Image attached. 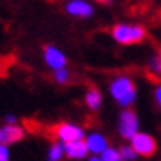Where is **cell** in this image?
<instances>
[{
    "mask_svg": "<svg viewBox=\"0 0 161 161\" xmlns=\"http://www.w3.org/2000/svg\"><path fill=\"white\" fill-rule=\"evenodd\" d=\"M108 94H110V97L120 107L128 108L136 102L138 91H136V86L133 82V79L130 76L120 74V76H115L110 80V84H108Z\"/></svg>",
    "mask_w": 161,
    "mask_h": 161,
    "instance_id": "obj_1",
    "label": "cell"
},
{
    "mask_svg": "<svg viewBox=\"0 0 161 161\" xmlns=\"http://www.w3.org/2000/svg\"><path fill=\"white\" fill-rule=\"evenodd\" d=\"M112 38L123 46H130V45H138L142 43L146 36L145 28L140 25H133V23H117L112 28Z\"/></svg>",
    "mask_w": 161,
    "mask_h": 161,
    "instance_id": "obj_2",
    "label": "cell"
},
{
    "mask_svg": "<svg viewBox=\"0 0 161 161\" xmlns=\"http://www.w3.org/2000/svg\"><path fill=\"white\" fill-rule=\"evenodd\" d=\"M119 135L125 140H131L138 131H140V120L135 110L131 108H123L119 115Z\"/></svg>",
    "mask_w": 161,
    "mask_h": 161,
    "instance_id": "obj_3",
    "label": "cell"
},
{
    "mask_svg": "<svg viewBox=\"0 0 161 161\" xmlns=\"http://www.w3.org/2000/svg\"><path fill=\"white\" fill-rule=\"evenodd\" d=\"M86 135L87 133L84 131V128L79 127L77 123H72V122H63V123H58L54 127V136L61 145L84 140Z\"/></svg>",
    "mask_w": 161,
    "mask_h": 161,
    "instance_id": "obj_4",
    "label": "cell"
},
{
    "mask_svg": "<svg viewBox=\"0 0 161 161\" xmlns=\"http://www.w3.org/2000/svg\"><path fill=\"white\" fill-rule=\"evenodd\" d=\"M130 146L136 151L138 156H143V158L153 156L158 150V143L155 140V136L146 133V131H138L130 140Z\"/></svg>",
    "mask_w": 161,
    "mask_h": 161,
    "instance_id": "obj_5",
    "label": "cell"
},
{
    "mask_svg": "<svg viewBox=\"0 0 161 161\" xmlns=\"http://www.w3.org/2000/svg\"><path fill=\"white\" fill-rule=\"evenodd\" d=\"M43 59H45L48 68H51L53 71L64 69L66 64H68V58H66L64 51L53 45H48L43 49Z\"/></svg>",
    "mask_w": 161,
    "mask_h": 161,
    "instance_id": "obj_6",
    "label": "cell"
},
{
    "mask_svg": "<svg viewBox=\"0 0 161 161\" xmlns=\"http://www.w3.org/2000/svg\"><path fill=\"white\" fill-rule=\"evenodd\" d=\"M84 143H86L87 151H89L91 156H100L110 146L105 135H102L100 131H91V133H87L84 138Z\"/></svg>",
    "mask_w": 161,
    "mask_h": 161,
    "instance_id": "obj_7",
    "label": "cell"
},
{
    "mask_svg": "<svg viewBox=\"0 0 161 161\" xmlns=\"http://www.w3.org/2000/svg\"><path fill=\"white\" fill-rule=\"evenodd\" d=\"M25 128L18 125V123H13V125H8V123H3L0 127V143L10 146L13 143H18L25 138Z\"/></svg>",
    "mask_w": 161,
    "mask_h": 161,
    "instance_id": "obj_8",
    "label": "cell"
},
{
    "mask_svg": "<svg viewBox=\"0 0 161 161\" xmlns=\"http://www.w3.org/2000/svg\"><path fill=\"white\" fill-rule=\"evenodd\" d=\"M66 12L76 18H91L94 15V7L87 0H69L66 3Z\"/></svg>",
    "mask_w": 161,
    "mask_h": 161,
    "instance_id": "obj_9",
    "label": "cell"
},
{
    "mask_svg": "<svg viewBox=\"0 0 161 161\" xmlns=\"http://www.w3.org/2000/svg\"><path fill=\"white\" fill-rule=\"evenodd\" d=\"M64 146V156L69 158V159H86L89 156V151H87V146L84 143V140H79V142H72V143H66Z\"/></svg>",
    "mask_w": 161,
    "mask_h": 161,
    "instance_id": "obj_10",
    "label": "cell"
},
{
    "mask_svg": "<svg viewBox=\"0 0 161 161\" xmlns=\"http://www.w3.org/2000/svg\"><path fill=\"white\" fill-rule=\"evenodd\" d=\"M102 92L97 89V87H89L84 96V102L86 105L91 108V110H99L100 105H102Z\"/></svg>",
    "mask_w": 161,
    "mask_h": 161,
    "instance_id": "obj_11",
    "label": "cell"
},
{
    "mask_svg": "<svg viewBox=\"0 0 161 161\" xmlns=\"http://www.w3.org/2000/svg\"><path fill=\"white\" fill-rule=\"evenodd\" d=\"M63 158H64V146L59 142L49 145L46 151V161H61Z\"/></svg>",
    "mask_w": 161,
    "mask_h": 161,
    "instance_id": "obj_12",
    "label": "cell"
},
{
    "mask_svg": "<svg viewBox=\"0 0 161 161\" xmlns=\"http://www.w3.org/2000/svg\"><path fill=\"white\" fill-rule=\"evenodd\" d=\"M99 158H100L102 161H122V156H120L119 148H114V146H108V148L102 153Z\"/></svg>",
    "mask_w": 161,
    "mask_h": 161,
    "instance_id": "obj_13",
    "label": "cell"
},
{
    "mask_svg": "<svg viewBox=\"0 0 161 161\" xmlns=\"http://www.w3.org/2000/svg\"><path fill=\"white\" fill-rule=\"evenodd\" d=\"M119 151H120L122 161H135V159L138 158L136 151H135V150L130 146V143H128V145H123V146H120Z\"/></svg>",
    "mask_w": 161,
    "mask_h": 161,
    "instance_id": "obj_14",
    "label": "cell"
},
{
    "mask_svg": "<svg viewBox=\"0 0 161 161\" xmlns=\"http://www.w3.org/2000/svg\"><path fill=\"white\" fill-rule=\"evenodd\" d=\"M53 79L56 80L58 84H68L69 79H71V72L68 69H58V71H53Z\"/></svg>",
    "mask_w": 161,
    "mask_h": 161,
    "instance_id": "obj_15",
    "label": "cell"
},
{
    "mask_svg": "<svg viewBox=\"0 0 161 161\" xmlns=\"http://www.w3.org/2000/svg\"><path fill=\"white\" fill-rule=\"evenodd\" d=\"M150 69H151V72H155L156 76H161V56H156L150 61Z\"/></svg>",
    "mask_w": 161,
    "mask_h": 161,
    "instance_id": "obj_16",
    "label": "cell"
},
{
    "mask_svg": "<svg viewBox=\"0 0 161 161\" xmlns=\"http://www.w3.org/2000/svg\"><path fill=\"white\" fill-rule=\"evenodd\" d=\"M0 161H10V148L0 143Z\"/></svg>",
    "mask_w": 161,
    "mask_h": 161,
    "instance_id": "obj_17",
    "label": "cell"
},
{
    "mask_svg": "<svg viewBox=\"0 0 161 161\" xmlns=\"http://www.w3.org/2000/svg\"><path fill=\"white\" fill-rule=\"evenodd\" d=\"M155 102H156V105L161 108V84H158L155 87Z\"/></svg>",
    "mask_w": 161,
    "mask_h": 161,
    "instance_id": "obj_18",
    "label": "cell"
},
{
    "mask_svg": "<svg viewBox=\"0 0 161 161\" xmlns=\"http://www.w3.org/2000/svg\"><path fill=\"white\" fill-rule=\"evenodd\" d=\"M3 120H5V123H8V125H13V123H17V115L7 114V115L3 117Z\"/></svg>",
    "mask_w": 161,
    "mask_h": 161,
    "instance_id": "obj_19",
    "label": "cell"
},
{
    "mask_svg": "<svg viewBox=\"0 0 161 161\" xmlns=\"http://www.w3.org/2000/svg\"><path fill=\"white\" fill-rule=\"evenodd\" d=\"M87 161H102L99 156H89V158H87Z\"/></svg>",
    "mask_w": 161,
    "mask_h": 161,
    "instance_id": "obj_20",
    "label": "cell"
},
{
    "mask_svg": "<svg viewBox=\"0 0 161 161\" xmlns=\"http://www.w3.org/2000/svg\"><path fill=\"white\" fill-rule=\"evenodd\" d=\"M96 2H100V3H107L108 0H96Z\"/></svg>",
    "mask_w": 161,
    "mask_h": 161,
    "instance_id": "obj_21",
    "label": "cell"
},
{
    "mask_svg": "<svg viewBox=\"0 0 161 161\" xmlns=\"http://www.w3.org/2000/svg\"><path fill=\"white\" fill-rule=\"evenodd\" d=\"M159 56H161V54H159Z\"/></svg>",
    "mask_w": 161,
    "mask_h": 161,
    "instance_id": "obj_22",
    "label": "cell"
}]
</instances>
